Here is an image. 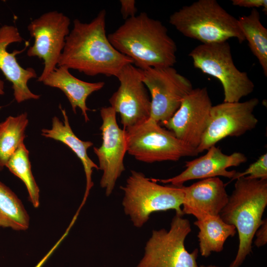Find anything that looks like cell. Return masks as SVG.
<instances>
[{"label":"cell","mask_w":267,"mask_h":267,"mask_svg":"<svg viewBox=\"0 0 267 267\" xmlns=\"http://www.w3.org/2000/svg\"><path fill=\"white\" fill-rule=\"evenodd\" d=\"M106 12L99 11L89 23L76 19L65 40L57 67L77 70L90 76L116 77L131 59L117 50L106 34Z\"/></svg>","instance_id":"obj_1"},{"label":"cell","mask_w":267,"mask_h":267,"mask_svg":"<svg viewBox=\"0 0 267 267\" xmlns=\"http://www.w3.org/2000/svg\"><path fill=\"white\" fill-rule=\"evenodd\" d=\"M107 37L117 50L141 70L173 67L177 61V46L167 28L145 12L125 20Z\"/></svg>","instance_id":"obj_2"},{"label":"cell","mask_w":267,"mask_h":267,"mask_svg":"<svg viewBox=\"0 0 267 267\" xmlns=\"http://www.w3.org/2000/svg\"><path fill=\"white\" fill-rule=\"evenodd\" d=\"M267 205V179H236L234 188L220 216L238 231L239 246L229 267H240L252 248L256 231L261 225Z\"/></svg>","instance_id":"obj_3"},{"label":"cell","mask_w":267,"mask_h":267,"mask_svg":"<svg viewBox=\"0 0 267 267\" xmlns=\"http://www.w3.org/2000/svg\"><path fill=\"white\" fill-rule=\"evenodd\" d=\"M169 23L185 37L202 44L245 39L238 20L227 12L216 0H199L173 13Z\"/></svg>","instance_id":"obj_4"},{"label":"cell","mask_w":267,"mask_h":267,"mask_svg":"<svg viewBox=\"0 0 267 267\" xmlns=\"http://www.w3.org/2000/svg\"><path fill=\"white\" fill-rule=\"evenodd\" d=\"M122 205L125 214L133 225L141 227L155 212L175 210L183 216L181 206L184 199L182 186L162 185L141 172L131 171L124 186Z\"/></svg>","instance_id":"obj_5"},{"label":"cell","mask_w":267,"mask_h":267,"mask_svg":"<svg viewBox=\"0 0 267 267\" xmlns=\"http://www.w3.org/2000/svg\"><path fill=\"white\" fill-rule=\"evenodd\" d=\"M125 130L127 152L139 161H177L182 157L198 154L196 148L178 139L150 117Z\"/></svg>","instance_id":"obj_6"},{"label":"cell","mask_w":267,"mask_h":267,"mask_svg":"<svg viewBox=\"0 0 267 267\" xmlns=\"http://www.w3.org/2000/svg\"><path fill=\"white\" fill-rule=\"evenodd\" d=\"M189 55L195 68L221 82L224 91L223 102H239L253 91L255 85L247 73L236 67L228 42L202 44Z\"/></svg>","instance_id":"obj_7"},{"label":"cell","mask_w":267,"mask_h":267,"mask_svg":"<svg viewBox=\"0 0 267 267\" xmlns=\"http://www.w3.org/2000/svg\"><path fill=\"white\" fill-rule=\"evenodd\" d=\"M191 231L189 221L176 214L169 230H153L136 267H198V250L190 253L184 246Z\"/></svg>","instance_id":"obj_8"},{"label":"cell","mask_w":267,"mask_h":267,"mask_svg":"<svg viewBox=\"0 0 267 267\" xmlns=\"http://www.w3.org/2000/svg\"><path fill=\"white\" fill-rule=\"evenodd\" d=\"M141 70L142 81L151 95L150 118L159 123L168 121L193 89L191 82L173 67Z\"/></svg>","instance_id":"obj_9"},{"label":"cell","mask_w":267,"mask_h":267,"mask_svg":"<svg viewBox=\"0 0 267 267\" xmlns=\"http://www.w3.org/2000/svg\"><path fill=\"white\" fill-rule=\"evenodd\" d=\"M70 18L63 13L52 11L43 14L28 25V30L34 43L27 54L44 61L38 82H42L57 67L70 31Z\"/></svg>","instance_id":"obj_10"},{"label":"cell","mask_w":267,"mask_h":267,"mask_svg":"<svg viewBox=\"0 0 267 267\" xmlns=\"http://www.w3.org/2000/svg\"><path fill=\"white\" fill-rule=\"evenodd\" d=\"M259 103L257 98H252L212 106L207 128L196 148L198 154L227 136L238 137L254 129L258 120L253 112Z\"/></svg>","instance_id":"obj_11"},{"label":"cell","mask_w":267,"mask_h":267,"mask_svg":"<svg viewBox=\"0 0 267 267\" xmlns=\"http://www.w3.org/2000/svg\"><path fill=\"white\" fill-rule=\"evenodd\" d=\"M102 123V142L99 147L93 148L99 161V170L103 175L100 186L105 189V195L112 193L117 179L125 170L124 158L127 152L126 132L121 129L116 120V113L111 107H102L100 110Z\"/></svg>","instance_id":"obj_12"},{"label":"cell","mask_w":267,"mask_h":267,"mask_svg":"<svg viewBox=\"0 0 267 267\" xmlns=\"http://www.w3.org/2000/svg\"><path fill=\"white\" fill-rule=\"evenodd\" d=\"M116 78L120 86L109 99L111 107L120 114L124 130L147 120L151 99L142 81L141 70L133 64L125 65Z\"/></svg>","instance_id":"obj_13"},{"label":"cell","mask_w":267,"mask_h":267,"mask_svg":"<svg viewBox=\"0 0 267 267\" xmlns=\"http://www.w3.org/2000/svg\"><path fill=\"white\" fill-rule=\"evenodd\" d=\"M212 106L206 88L193 89L172 117L159 124L196 149L207 128Z\"/></svg>","instance_id":"obj_14"},{"label":"cell","mask_w":267,"mask_h":267,"mask_svg":"<svg viewBox=\"0 0 267 267\" xmlns=\"http://www.w3.org/2000/svg\"><path fill=\"white\" fill-rule=\"evenodd\" d=\"M207 150V153L200 157L185 162L186 169L178 175L167 179L155 180L162 183L180 187L183 186L185 182L192 179L219 176L232 179L236 171H228L227 169L238 166L247 161L246 156L242 153L236 152L226 155L215 145Z\"/></svg>","instance_id":"obj_15"},{"label":"cell","mask_w":267,"mask_h":267,"mask_svg":"<svg viewBox=\"0 0 267 267\" xmlns=\"http://www.w3.org/2000/svg\"><path fill=\"white\" fill-rule=\"evenodd\" d=\"M23 40L18 29L14 26L4 25L0 28V70L6 79L12 84L15 100L21 103L29 99H38L39 95L32 92L28 87V81L37 78L33 68H24L18 63L15 55L19 52L7 51L8 46Z\"/></svg>","instance_id":"obj_16"},{"label":"cell","mask_w":267,"mask_h":267,"mask_svg":"<svg viewBox=\"0 0 267 267\" xmlns=\"http://www.w3.org/2000/svg\"><path fill=\"white\" fill-rule=\"evenodd\" d=\"M182 188V213L192 215L197 220L220 215L228 201L225 185L219 177L203 179Z\"/></svg>","instance_id":"obj_17"},{"label":"cell","mask_w":267,"mask_h":267,"mask_svg":"<svg viewBox=\"0 0 267 267\" xmlns=\"http://www.w3.org/2000/svg\"><path fill=\"white\" fill-rule=\"evenodd\" d=\"M45 86L56 88L62 90L67 97L75 114L79 108L86 122L89 119L88 111L91 110L86 104L88 96L93 92L102 89L103 82L90 83L81 80L73 76L66 67H57L42 82Z\"/></svg>","instance_id":"obj_18"},{"label":"cell","mask_w":267,"mask_h":267,"mask_svg":"<svg viewBox=\"0 0 267 267\" xmlns=\"http://www.w3.org/2000/svg\"><path fill=\"white\" fill-rule=\"evenodd\" d=\"M59 107L63 116V122L57 117H54L52 118L51 128L43 129L42 130V135L63 143L80 159L86 177V188L82 203L84 204L93 185L91 179L92 170L93 169L99 170L98 166L90 159L87 154L88 149L93 145V143L90 141L82 140L75 135L69 124L65 110L63 109L60 105Z\"/></svg>","instance_id":"obj_19"},{"label":"cell","mask_w":267,"mask_h":267,"mask_svg":"<svg viewBox=\"0 0 267 267\" xmlns=\"http://www.w3.org/2000/svg\"><path fill=\"white\" fill-rule=\"evenodd\" d=\"M194 224L198 227L197 237L201 255L208 257L212 252H220L229 237L236 233L235 227L225 223L220 215L207 216L197 220Z\"/></svg>","instance_id":"obj_20"},{"label":"cell","mask_w":267,"mask_h":267,"mask_svg":"<svg viewBox=\"0 0 267 267\" xmlns=\"http://www.w3.org/2000/svg\"><path fill=\"white\" fill-rule=\"evenodd\" d=\"M239 27L253 54L267 76V29L262 24L259 12L253 8L248 15L240 16Z\"/></svg>","instance_id":"obj_21"},{"label":"cell","mask_w":267,"mask_h":267,"mask_svg":"<svg viewBox=\"0 0 267 267\" xmlns=\"http://www.w3.org/2000/svg\"><path fill=\"white\" fill-rule=\"evenodd\" d=\"M28 124L27 113L10 116L0 123V166L3 167L22 143Z\"/></svg>","instance_id":"obj_22"},{"label":"cell","mask_w":267,"mask_h":267,"mask_svg":"<svg viewBox=\"0 0 267 267\" xmlns=\"http://www.w3.org/2000/svg\"><path fill=\"white\" fill-rule=\"evenodd\" d=\"M29 223V216L21 201L0 181V227L25 230Z\"/></svg>","instance_id":"obj_23"},{"label":"cell","mask_w":267,"mask_h":267,"mask_svg":"<svg viewBox=\"0 0 267 267\" xmlns=\"http://www.w3.org/2000/svg\"><path fill=\"white\" fill-rule=\"evenodd\" d=\"M29 151L24 143L21 144L10 157L5 166L25 184L29 198L35 208L40 205V189L31 170Z\"/></svg>","instance_id":"obj_24"},{"label":"cell","mask_w":267,"mask_h":267,"mask_svg":"<svg viewBox=\"0 0 267 267\" xmlns=\"http://www.w3.org/2000/svg\"><path fill=\"white\" fill-rule=\"evenodd\" d=\"M243 177L251 179H267V153L260 156L245 171L236 172L231 180Z\"/></svg>","instance_id":"obj_25"},{"label":"cell","mask_w":267,"mask_h":267,"mask_svg":"<svg viewBox=\"0 0 267 267\" xmlns=\"http://www.w3.org/2000/svg\"><path fill=\"white\" fill-rule=\"evenodd\" d=\"M120 2V11L123 19L126 20L136 15L137 10L134 0H121Z\"/></svg>","instance_id":"obj_26"},{"label":"cell","mask_w":267,"mask_h":267,"mask_svg":"<svg viewBox=\"0 0 267 267\" xmlns=\"http://www.w3.org/2000/svg\"><path fill=\"white\" fill-rule=\"evenodd\" d=\"M232 4L234 6L248 8L262 7L264 12L267 13V0H232Z\"/></svg>","instance_id":"obj_27"},{"label":"cell","mask_w":267,"mask_h":267,"mask_svg":"<svg viewBox=\"0 0 267 267\" xmlns=\"http://www.w3.org/2000/svg\"><path fill=\"white\" fill-rule=\"evenodd\" d=\"M256 239L254 241L255 245L260 247L265 245L267 243V219L263 220V222L255 232L254 236Z\"/></svg>","instance_id":"obj_28"},{"label":"cell","mask_w":267,"mask_h":267,"mask_svg":"<svg viewBox=\"0 0 267 267\" xmlns=\"http://www.w3.org/2000/svg\"><path fill=\"white\" fill-rule=\"evenodd\" d=\"M4 93V82L0 79V95H2Z\"/></svg>","instance_id":"obj_29"},{"label":"cell","mask_w":267,"mask_h":267,"mask_svg":"<svg viewBox=\"0 0 267 267\" xmlns=\"http://www.w3.org/2000/svg\"><path fill=\"white\" fill-rule=\"evenodd\" d=\"M198 267H220V266H216V265H208V266L200 265Z\"/></svg>","instance_id":"obj_30"},{"label":"cell","mask_w":267,"mask_h":267,"mask_svg":"<svg viewBox=\"0 0 267 267\" xmlns=\"http://www.w3.org/2000/svg\"><path fill=\"white\" fill-rule=\"evenodd\" d=\"M3 169V167L0 166V171H1Z\"/></svg>","instance_id":"obj_31"}]
</instances>
